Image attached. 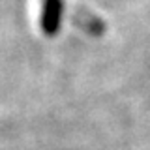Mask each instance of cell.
I'll return each mask as SVG.
<instances>
[{
  "mask_svg": "<svg viewBox=\"0 0 150 150\" xmlns=\"http://www.w3.org/2000/svg\"><path fill=\"white\" fill-rule=\"evenodd\" d=\"M62 21V0H43L41 2V30L47 36H54Z\"/></svg>",
  "mask_w": 150,
  "mask_h": 150,
  "instance_id": "1",
  "label": "cell"
}]
</instances>
